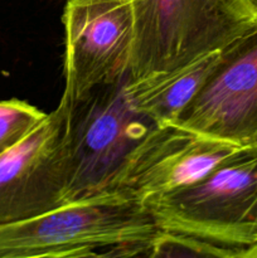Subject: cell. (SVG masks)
Returning <instances> with one entry per match:
<instances>
[{
	"label": "cell",
	"mask_w": 257,
	"mask_h": 258,
	"mask_svg": "<svg viewBox=\"0 0 257 258\" xmlns=\"http://www.w3.org/2000/svg\"><path fill=\"white\" fill-rule=\"evenodd\" d=\"M160 232L143 202L107 189L0 224V258L149 256Z\"/></svg>",
	"instance_id": "1"
},
{
	"label": "cell",
	"mask_w": 257,
	"mask_h": 258,
	"mask_svg": "<svg viewBox=\"0 0 257 258\" xmlns=\"http://www.w3.org/2000/svg\"><path fill=\"white\" fill-rule=\"evenodd\" d=\"M144 204L160 231L257 258V145L242 146L201 180Z\"/></svg>",
	"instance_id": "2"
},
{
	"label": "cell",
	"mask_w": 257,
	"mask_h": 258,
	"mask_svg": "<svg viewBox=\"0 0 257 258\" xmlns=\"http://www.w3.org/2000/svg\"><path fill=\"white\" fill-rule=\"evenodd\" d=\"M130 80L179 70L257 24L246 0H131Z\"/></svg>",
	"instance_id": "3"
},
{
	"label": "cell",
	"mask_w": 257,
	"mask_h": 258,
	"mask_svg": "<svg viewBox=\"0 0 257 258\" xmlns=\"http://www.w3.org/2000/svg\"><path fill=\"white\" fill-rule=\"evenodd\" d=\"M130 75L95 88L71 113L65 203L105 190L155 123L134 108Z\"/></svg>",
	"instance_id": "4"
},
{
	"label": "cell",
	"mask_w": 257,
	"mask_h": 258,
	"mask_svg": "<svg viewBox=\"0 0 257 258\" xmlns=\"http://www.w3.org/2000/svg\"><path fill=\"white\" fill-rule=\"evenodd\" d=\"M65 88L59 106L72 113L95 88L128 75L134 44L131 0H67Z\"/></svg>",
	"instance_id": "5"
},
{
	"label": "cell",
	"mask_w": 257,
	"mask_h": 258,
	"mask_svg": "<svg viewBox=\"0 0 257 258\" xmlns=\"http://www.w3.org/2000/svg\"><path fill=\"white\" fill-rule=\"evenodd\" d=\"M71 113H47L14 148L0 155V224L25 221L65 204Z\"/></svg>",
	"instance_id": "6"
},
{
	"label": "cell",
	"mask_w": 257,
	"mask_h": 258,
	"mask_svg": "<svg viewBox=\"0 0 257 258\" xmlns=\"http://www.w3.org/2000/svg\"><path fill=\"white\" fill-rule=\"evenodd\" d=\"M178 125L236 145L257 138V24L221 49Z\"/></svg>",
	"instance_id": "7"
},
{
	"label": "cell",
	"mask_w": 257,
	"mask_h": 258,
	"mask_svg": "<svg viewBox=\"0 0 257 258\" xmlns=\"http://www.w3.org/2000/svg\"><path fill=\"white\" fill-rule=\"evenodd\" d=\"M241 148L178 123L155 125L105 190L125 191L144 203L201 180Z\"/></svg>",
	"instance_id": "8"
},
{
	"label": "cell",
	"mask_w": 257,
	"mask_h": 258,
	"mask_svg": "<svg viewBox=\"0 0 257 258\" xmlns=\"http://www.w3.org/2000/svg\"><path fill=\"white\" fill-rule=\"evenodd\" d=\"M219 52L209 53L171 72L141 80L128 78L126 92L131 105L155 125L176 123L179 116L211 75Z\"/></svg>",
	"instance_id": "9"
},
{
	"label": "cell",
	"mask_w": 257,
	"mask_h": 258,
	"mask_svg": "<svg viewBox=\"0 0 257 258\" xmlns=\"http://www.w3.org/2000/svg\"><path fill=\"white\" fill-rule=\"evenodd\" d=\"M47 113L18 98L0 101V155L14 148Z\"/></svg>",
	"instance_id": "10"
},
{
	"label": "cell",
	"mask_w": 257,
	"mask_h": 258,
	"mask_svg": "<svg viewBox=\"0 0 257 258\" xmlns=\"http://www.w3.org/2000/svg\"><path fill=\"white\" fill-rule=\"evenodd\" d=\"M246 2L248 3L249 7H251L252 9H253L254 12H256V14H257V0H246Z\"/></svg>",
	"instance_id": "11"
},
{
	"label": "cell",
	"mask_w": 257,
	"mask_h": 258,
	"mask_svg": "<svg viewBox=\"0 0 257 258\" xmlns=\"http://www.w3.org/2000/svg\"><path fill=\"white\" fill-rule=\"evenodd\" d=\"M253 144H256V145H257V138H256V140H254ZM253 144H252V145H253Z\"/></svg>",
	"instance_id": "12"
}]
</instances>
